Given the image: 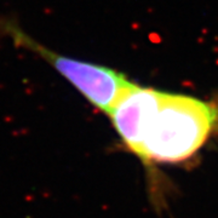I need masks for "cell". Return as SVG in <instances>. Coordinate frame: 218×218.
<instances>
[{
	"label": "cell",
	"instance_id": "cell-1",
	"mask_svg": "<svg viewBox=\"0 0 218 218\" xmlns=\"http://www.w3.org/2000/svg\"><path fill=\"white\" fill-rule=\"evenodd\" d=\"M107 115L122 146L147 167L193 158L217 124L216 110L205 101L135 84Z\"/></svg>",
	"mask_w": 218,
	"mask_h": 218
},
{
	"label": "cell",
	"instance_id": "cell-2",
	"mask_svg": "<svg viewBox=\"0 0 218 218\" xmlns=\"http://www.w3.org/2000/svg\"><path fill=\"white\" fill-rule=\"evenodd\" d=\"M4 29L18 46L46 61L89 103L106 114L132 84L121 73L111 68L72 58L45 47L12 23H5Z\"/></svg>",
	"mask_w": 218,
	"mask_h": 218
}]
</instances>
